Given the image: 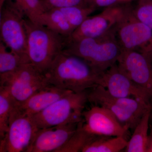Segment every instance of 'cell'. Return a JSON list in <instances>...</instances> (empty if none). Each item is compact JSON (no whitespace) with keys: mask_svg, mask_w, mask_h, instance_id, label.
Here are the masks:
<instances>
[{"mask_svg":"<svg viewBox=\"0 0 152 152\" xmlns=\"http://www.w3.org/2000/svg\"><path fill=\"white\" fill-rule=\"evenodd\" d=\"M103 73L80 57L63 51L44 75L49 84L80 93L100 86Z\"/></svg>","mask_w":152,"mask_h":152,"instance_id":"cell-1","label":"cell"},{"mask_svg":"<svg viewBox=\"0 0 152 152\" xmlns=\"http://www.w3.org/2000/svg\"><path fill=\"white\" fill-rule=\"evenodd\" d=\"M27 54L30 62L45 74L55 59L65 50L69 37L62 35L26 18Z\"/></svg>","mask_w":152,"mask_h":152,"instance_id":"cell-2","label":"cell"},{"mask_svg":"<svg viewBox=\"0 0 152 152\" xmlns=\"http://www.w3.org/2000/svg\"><path fill=\"white\" fill-rule=\"evenodd\" d=\"M64 52L80 57L102 72L118 62L123 53L114 31L100 38L69 40Z\"/></svg>","mask_w":152,"mask_h":152,"instance_id":"cell-3","label":"cell"},{"mask_svg":"<svg viewBox=\"0 0 152 152\" xmlns=\"http://www.w3.org/2000/svg\"><path fill=\"white\" fill-rule=\"evenodd\" d=\"M88 95L87 91L69 93L42 111L32 115V118L39 129L78 124L83 120Z\"/></svg>","mask_w":152,"mask_h":152,"instance_id":"cell-4","label":"cell"},{"mask_svg":"<svg viewBox=\"0 0 152 152\" xmlns=\"http://www.w3.org/2000/svg\"><path fill=\"white\" fill-rule=\"evenodd\" d=\"M49 85L45 75L31 63L12 72L0 75V87L8 92L15 104Z\"/></svg>","mask_w":152,"mask_h":152,"instance_id":"cell-5","label":"cell"},{"mask_svg":"<svg viewBox=\"0 0 152 152\" xmlns=\"http://www.w3.org/2000/svg\"><path fill=\"white\" fill-rule=\"evenodd\" d=\"M129 5L114 34L123 52L152 51V30L136 18Z\"/></svg>","mask_w":152,"mask_h":152,"instance_id":"cell-6","label":"cell"},{"mask_svg":"<svg viewBox=\"0 0 152 152\" xmlns=\"http://www.w3.org/2000/svg\"><path fill=\"white\" fill-rule=\"evenodd\" d=\"M25 18L12 4L6 2L0 10V39L11 51L28 57Z\"/></svg>","mask_w":152,"mask_h":152,"instance_id":"cell-7","label":"cell"},{"mask_svg":"<svg viewBox=\"0 0 152 152\" xmlns=\"http://www.w3.org/2000/svg\"><path fill=\"white\" fill-rule=\"evenodd\" d=\"M129 5L119 4L104 9L100 13L87 18L69 37L70 40L102 37L113 32Z\"/></svg>","mask_w":152,"mask_h":152,"instance_id":"cell-8","label":"cell"},{"mask_svg":"<svg viewBox=\"0 0 152 152\" xmlns=\"http://www.w3.org/2000/svg\"><path fill=\"white\" fill-rule=\"evenodd\" d=\"M39 128L32 116L22 113L15 107L7 132L1 140V152H26Z\"/></svg>","mask_w":152,"mask_h":152,"instance_id":"cell-9","label":"cell"},{"mask_svg":"<svg viewBox=\"0 0 152 152\" xmlns=\"http://www.w3.org/2000/svg\"><path fill=\"white\" fill-rule=\"evenodd\" d=\"M118 64L134 84L152 100V52H123Z\"/></svg>","mask_w":152,"mask_h":152,"instance_id":"cell-10","label":"cell"},{"mask_svg":"<svg viewBox=\"0 0 152 152\" xmlns=\"http://www.w3.org/2000/svg\"><path fill=\"white\" fill-rule=\"evenodd\" d=\"M83 116V127L96 135L125 137L129 129L111 112L100 106L93 105Z\"/></svg>","mask_w":152,"mask_h":152,"instance_id":"cell-11","label":"cell"},{"mask_svg":"<svg viewBox=\"0 0 152 152\" xmlns=\"http://www.w3.org/2000/svg\"><path fill=\"white\" fill-rule=\"evenodd\" d=\"M100 86L105 88L112 96L115 97L133 96L147 103L151 104V99L134 84L118 62L104 71Z\"/></svg>","mask_w":152,"mask_h":152,"instance_id":"cell-12","label":"cell"},{"mask_svg":"<svg viewBox=\"0 0 152 152\" xmlns=\"http://www.w3.org/2000/svg\"><path fill=\"white\" fill-rule=\"evenodd\" d=\"M78 124L39 129L26 152H56L73 134Z\"/></svg>","mask_w":152,"mask_h":152,"instance_id":"cell-13","label":"cell"},{"mask_svg":"<svg viewBox=\"0 0 152 152\" xmlns=\"http://www.w3.org/2000/svg\"><path fill=\"white\" fill-rule=\"evenodd\" d=\"M91 89L88 93V101L89 102L93 105L108 109L124 126L129 129H134L140 119L117 104L114 101L113 96L104 87L98 86Z\"/></svg>","mask_w":152,"mask_h":152,"instance_id":"cell-14","label":"cell"},{"mask_svg":"<svg viewBox=\"0 0 152 152\" xmlns=\"http://www.w3.org/2000/svg\"><path fill=\"white\" fill-rule=\"evenodd\" d=\"M71 92L72 91L50 84L42 88L26 100L15 105V108L22 113L31 116L42 111Z\"/></svg>","mask_w":152,"mask_h":152,"instance_id":"cell-15","label":"cell"},{"mask_svg":"<svg viewBox=\"0 0 152 152\" xmlns=\"http://www.w3.org/2000/svg\"><path fill=\"white\" fill-rule=\"evenodd\" d=\"M37 24L68 37H70L75 31L59 9L44 12L39 17Z\"/></svg>","mask_w":152,"mask_h":152,"instance_id":"cell-16","label":"cell"},{"mask_svg":"<svg viewBox=\"0 0 152 152\" xmlns=\"http://www.w3.org/2000/svg\"><path fill=\"white\" fill-rule=\"evenodd\" d=\"M151 110V107L147 111L134 128L130 140L128 141L125 152H146L149 122Z\"/></svg>","mask_w":152,"mask_h":152,"instance_id":"cell-17","label":"cell"},{"mask_svg":"<svg viewBox=\"0 0 152 152\" xmlns=\"http://www.w3.org/2000/svg\"><path fill=\"white\" fill-rule=\"evenodd\" d=\"M127 143L124 137L97 136L82 152H118L125 149Z\"/></svg>","mask_w":152,"mask_h":152,"instance_id":"cell-18","label":"cell"},{"mask_svg":"<svg viewBox=\"0 0 152 152\" xmlns=\"http://www.w3.org/2000/svg\"><path fill=\"white\" fill-rule=\"evenodd\" d=\"M97 136L85 129L83 126V120L79 123L73 134L56 152H82L83 149Z\"/></svg>","mask_w":152,"mask_h":152,"instance_id":"cell-19","label":"cell"},{"mask_svg":"<svg viewBox=\"0 0 152 152\" xmlns=\"http://www.w3.org/2000/svg\"><path fill=\"white\" fill-rule=\"evenodd\" d=\"M30 63L28 57L11 51L0 42V75L12 72L25 64Z\"/></svg>","mask_w":152,"mask_h":152,"instance_id":"cell-20","label":"cell"},{"mask_svg":"<svg viewBox=\"0 0 152 152\" xmlns=\"http://www.w3.org/2000/svg\"><path fill=\"white\" fill-rule=\"evenodd\" d=\"M15 102L8 92L0 87V138H4L8 130L10 119Z\"/></svg>","mask_w":152,"mask_h":152,"instance_id":"cell-21","label":"cell"},{"mask_svg":"<svg viewBox=\"0 0 152 152\" xmlns=\"http://www.w3.org/2000/svg\"><path fill=\"white\" fill-rule=\"evenodd\" d=\"M24 16L34 23L44 12L40 0H7ZM6 1V2H7Z\"/></svg>","mask_w":152,"mask_h":152,"instance_id":"cell-22","label":"cell"},{"mask_svg":"<svg viewBox=\"0 0 152 152\" xmlns=\"http://www.w3.org/2000/svg\"><path fill=\"white\" fill-rule=\"evenodd\" d=\"M59 9L75 30L96 10L90 6H73Z\"/></svg>","mask_w":152,"mask_h":152,"instance_id":"cell-23","label":"cell"},{"mask_svg":"<svg viewBox=\"0 0 152 152\" xmlns=\"http://www.w3.org/2000/svg\"><path fill=\"white\" fill-rule=\"evenodd\" d=\"M132 10L136 18L152 30V0H138Z\"/></svg>","mask_w":152,"mask_h":152,"instance_id":"cell-24","label":"cell"},{"mask_svg":"<svg viewBox=\"0 0 152 152\" xmlns=\"http://www.w3.org/2000/svg\"><path fill=\"white\" fill-rule=\"evenodd\" d=\"M40 1L44 12L73 6H89L87 0H40Z\"/></svg>","mask_w":152,"mask_h":152,"instance_id":"cell-25","label":"cell"},{"mask_svg":"<svg viewBox=\"0 0 152 152\" xmlns=\"http://www.w3.org/2000/svg\"><path fill=\"white\" fill-rule=\"evenodd\" d=\"M88 4L94 8L98 9H105L116 4L120 2L119 0H87Z\"/></svg>","mask_w":152,"mask_h":152,"instance_id":"cell-26","label":"cell"},{"mask_svg":"<svg viewBox=\"0 0 152 152\" xmlns=\"http://www.w3.org/2000/svg\"><path fill=\"white\" fill-rule=\"evenodd\" d=\"M146 152H152V132L149 135L147 143Z\"/></svg>","mask_w":152,"mask_h":152,"instance_id":"cell-27","label":"cell"},{"mask_svg":"<svg viewBox=\"0 0 152 152\" xmlns=\"http://www.w3.org/2000/svg\"><path fill=\"white\" fill-rule=\"evenodd\" d=\"M7 0H0V10L2 9Z\"/></svg>","mask_w":152,"mask_h":152,"instance_id":"cell-28","label":"cell"},{"mask_svg":"<svg viewBox=\"0 0 152 152\" xmlns=\"http://www.w3.org/2000/svg\"><path fill=\"white\" fill-rule=\"evenodd\" d=\"M120 1H128L129 0H119Z\"/></svg>","mask_w":152,"mask_h":152,"instance_id":"cell-29","label":"cell"}]
</instances>
